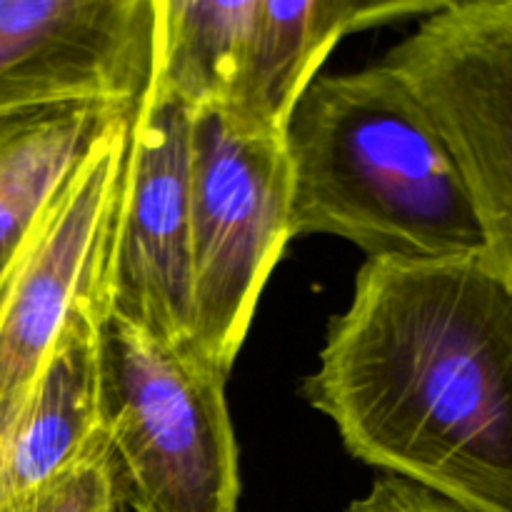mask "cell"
Listing matches in <instances>:
<instances>
[{"label":"cell","instance_id":"obj_14","mask_svg":"<svg viewBox=\"0 0 512 512\" xmlns=\"http://www.w3.org/2000/svg\"><path fill=\"white\" fill-rule=\"evenodd\" d=\"M348 512H463L448 500L398 478L378 480L363 498L353 500Z\"/></svg>","mask_w":512,"mask_h":512},{"label":"cell","instance_id":"obj_16","mask_svg":"<svg viewBox=\"0 0 512 512\" xmlns=\"http://www.w3.org/2000/svg\"><path fill=\"white\" fill-rule=\"evenodd\" d=\"M108 512H128V510H125V508H123V505H120V503H115V505H113V508H110Z\"/></svg>","mask_w":512,"mask_h":512},{"label":"cell","instance_id":"obj_6","mask_svg":"<svg viewBox=\"0 0 512 512\" xmlns=\"http://www.w3.org/2000/svg\"><path fill=\"white\" fill-rule=\"evenodd\" d=\"M130 120H118L93 145L0 275V405L33 380L83 310L105 315V268Z\"/></svg>","mask_w":512,"mask_h":512},{"label":"cell","instance_id":"obj_15","mask_svg":"<svg viewBox=\"0 0 512 512\" xmlns=\"http://www.w3.org/2000/svg\"><path fill=\"white\" fill-rule=\"evenodd\" d=\"M0 512H15L13 505H10V500H8V493H5L3 478H0Z\"/></svg>","mask_w":512,"mask_h":512},{"label":"cell","instance_id":"obj_10","mask_svg":"<svg viewBox=\"0 0 512 512\" xmlns=\"http://www.w3.org/2000/svg\"><path fill=\"white\" fill-rule=\"evenodd\" d=\"M445 0H258L243 80L225 118L245 133L280 135L330 50L355 30L420 20Z\"/></svg>","mask_w":512,"mask_h":512},{"label":"cell","instance_id":"obj_3","mask_svg":"<svg viewBox=\"0 0 512 512\" xmlns=\"http://www.w3.org/2000/svg\"><path fill=\"white\" fill-rule=\"evenodd\" d=\"M100 433L128 512H238V445L225 380L190 340L168 343L105 315Z\"/></svg>","mask_w":512,"mask_h":512},{"label":"cell","instance_id":"obj_12","mask_svg":"<svg viewBox=\"0 0 512 512\" xmlns=\"http://www.w3.org/2000/svg\"><path fill=\"white\" fill-rule=\"evenodd\" d=\"M258 0H155L153 78L190 113L233 105Z\"/></svg>","mask_w":512,"mask_h":512},{"label":"cell","instance_id":"obj_11","mask_svg":"<svg viewBox=\"0 0 512 512\" xmlns=\"http://www.w3.org/2000/svg\"><path fill=\"white\" fill-rule=\"evenodd\" d=\"M133 113L73 105L0 118V275L93 145Z\"/></svg>","mask_w":512,"mask_h":512},{"label":"cell","instance_id":"obj_7","mask_svg":"<svg viewBox=\"0 0 512 512\" xmlns=\"http://www.w3.org/2000/svg\"><path fill=\"white\" fill-rule=\"evenodd\" d=\"M103 303L155 338L190 340V110L153 83L130 120Z\"/></svg>","mask_w":512,"mask_h":512},{"label":"cell","instance_id":"obj_13","mask_svg":"<svg viewBox=\"0 0 512 512\" xmlns=\"http://www.w3.org/2000/svg\"><path fill=\"white\" fill-rule=\"evenodd\" d=\"M115 503L118 498L103 450L60 475L15 512H108Z\"/></svg>","mask_w":512,"mask_h":512},{"label":"cell","instance_id":"obj_8","mask_svg":"<svg viewBox=\"0 0 512 512\" xmlns=\"http://www.w3.org/2000/svg\"><path fill=\"white\" fill-rule=\"evenodd\" d=\"M155 0H0V118L135 110L153 78Z\"/></svg>","mask_w":512,"mask_h":512},{"label":"cell","instance_id":"obj_9","mask_svg":"<svg viewBox=\"0 0 512 512\" xmlns=\"http://www.w3.org/2000/svg\"><path fill=\"white\" fill-rule=\"evenodd\" d=\"M103 318L100 310H83L33 380L0 405V478L13 510L105 450L98 400Z\"/></svg>","mask_w":512,"mask_h":512},{"label":"cell","instance_id":"obj_4","mask_svg":"<svg viewBox=\"0 0 512 512\" xmlns=\"http://www.w3.org/2000/svg\"><path fill=\"white\" fill-rule=\"evenodd\" d=\"M290 240L283 138L245 133L220 110L190 113V343L223 375Z\"/></svg>","mask_w":512,"mask_h":512},{"label":"cell","instance_id":"obj_1","mask_svg":"<svg viewBox=\"0 0 512 512\" xmlns=\"http://www.w3.org/2000/svg\"><path fill=\"white\" fill-rule=\"evenodd\" d=\"M303 395L365 465L512 512V288L483 253L365 260Z\"/></svg>","mask_w":512,"mask_h":512},{"label":"cell","instance_id":"obj_2","mask_svg":"<svg viewBox=\"0 0 512 512\" xmlns=\"http://www.w3.org/2000/svg\"><path fill=\"white\" fill-rule=\"evenodd\" d=\"M290 238L335 235L368 260L483 253L465 180L438 125L388 63L318 75L283 133Z\"/></svg>","mask_w":512,"mask_h":512},{"label":"cell","instance_id":"obj_5","mask_svg":"<svg viewBox=\"0 0 512 512\" xmlns=\"http://www.w3.org/2000/svg\"><path fill=\"white\" fill-rule=\"evenodd\" d=\"M385 63L438 125L473 200L485 260L512 288V0H445Z\"/></svg>","mask_w":512,"mask_h":512}]
</instances>
